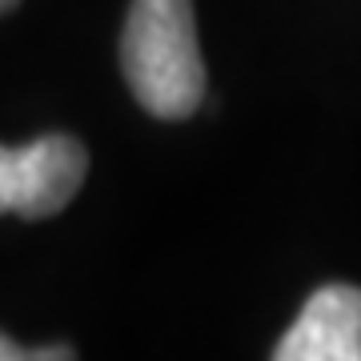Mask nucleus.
Listing matches in <instances>:
<instances>
[{
    "instance_id": "3",
    "label": "nucleus",
    "mask_w": 361,
    "mask_h": 361,
    "mask_svg": "<svg viewBox=\"0 0 361 361\" xmlns=\"http://www.w3.org/2000/svg\"><path fill=\"white\" fill-rule=\"evenodd\" d=\"M277 361H361V289L329 281L313 289L273 349Z\"/></svg>"
},
{
    "instance_id": "5",
    "label": "nucleus",
    "mask_w": 361,
    "mask_h": 361,
    "mask_svg": "<svg viewBox=\"0 0 361 361\" xmlns=\"http://www.w3.org/2000/svg\"><path fill=\"white\" fill-rule=\"evenodd\" d=\"M16 0H0V13H4V8H13Z\"/></svg>"
},
{
    "instance_id": "4",
    "label": "nucleus",
    "mask_w": 361,
    "mask_h": 361,
    "mask_svg": "<svg viewBox=\"0 0 361 361\" xmlns=\"http://www.w3.org/2000/svg\"><path fill=\"white\" fill-rule=\"evenodd\" d=\"M0 361H28V349H20L13 337L0 334Z\"/></svg>"
},
{
    "instance_id": "1",
    "label": "nucleus",
    "mask_w": 361,
    "mask_h": 361,
    "mask_svg": "<svg viewBox=\"0 0 361 361\" xmlns=\"http://www.w3.org/2000/svg\"><path fill=\"white\" fill-rule=\"evenodd\" d=\"M121 73L157 121L193 116L205 101L193 0H133L121 32Z\"/></svg>"
},
{
    "instance_id": "2",
    "label": "nucleus",
    "mask_w": 361,
    "mask_h": 361,
    "mask_svg": "<svg viewBox=\"0 0 361 361\" xmlns=\"http://www.w3.org/2000/svg\"><path fill=\"white\" fill-rule=\"evenodd\" d=\"M89 153L77 137L49 133L32 145H0V213L40 221L52 217L80 193Z\"/></svg>"
}]
</instances>
